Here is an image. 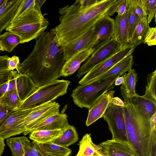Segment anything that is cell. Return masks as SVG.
Instances as JSON below:
<instances>
[{
  "label": "cell",
  "mask_w": 156,
  "mask_h": 156,
  "mask_svg": "<svg viewBox=\"0 0 156 156\" xmlns=\"http://www.w3.org/2000/svg\"><path fill=\"white\" fill-rule=\"evenodd\" d=\"M65 62L63 45L51 30L36 39L33 50L16 69L19 74L29 75L38 87L60 77Z\"/></svg>",
  "instance_id": "obj_1"
},
{
  "label": "cell",
  "mask_w": 156,
  "mask_h": 156,
  "mask_svg": "<svg viewBox=\"0 0 156 156\" xmlns=\"http://www.w3.org/2000/svg\"><path fill=\"white\" fill-rule=\"evenodd\" d=\"M116 1L100 0L87 7L80 6L76 1L72 5H66L59 9L60 23L51 30L61 44H68L93 29Z\"/></svg>",
  "instance_id": "obj_2"
},
{
  "label": "cell",
  "mask_w": 156,
  "mask_h": 156,
  "mask_svg": "<svg viewBox=\"0 0 156 156\" xmlns=\"http://www.w3.org/2000/svg\"><path fill=\"white\" fill-rule=\"evenodd\" d=\"M123 98L124 113L128 142L137 156H153L156 149V132L150 119L136 104L133 98L128 97L120 87Z\"/></svg>",
  "instance_id": "obj_3"
},
{
  "label": "cell",
  "mask_w": 156,
  "mask_h": 156,
  "mask_svg": "<svg viewBox=\"0 0 156 156\" xmlns=\"http://www.w3.org/2000/svg\"><path fill=\"white\" fill-rule=\"evenodd\" d=\"M48 25L41 8L35 4L12 21L5 30L18 36L23 44L36 39L44 32Z\"/></svg>",
  "instance_id": "obj_4"
},
{
  "label": "cell",
  "mask_w": 156,
  "mask_h": 156,
  "mask_svg": "<svg viewBox=\"0 0 156 156\" xmlns=\"http://www.w3.org/2000/svg\"><path fill=\"white\" fill-rule=\"evenodd\" d=\"M117 75L101 80L80 84L73 90L71 94L74 104L80 108L89 109L103 94L115 87Z\"/></svg>",
  "instance_id": "obj_5"
},
{
  "label": "cell",
  "mask_w": 156,
  "mask_h": 156,
  "mask_svg": "<svg viewBox=\"0 0 156 156\" xmlns=\"http://www.w3.org/2000/svg\"><path fill=\"white\" fill-rule=\"evenodd\" d=\"M70 83L69 80L57 79L38 87L18 108L28 109L54 101L58 97L66 94Z\"/></svg>",
  "instance_id": "obj_6"
},
{
  "label": "cell",
  "mask_w": 156,
  "mask_h": 156,
  "mask_svg": "<svg viewBox=\"0 0 156 156\" xmlns=\"http://www.w3.org/2000/svg\"><path fill=\"white\" fill-rule=\"evenodd\" d=\"M124 106L111 102L103 115L107 123L113 139L128 142L124 116Z\"/></svg>",
  "instance_id": "obj_7"
},
{
  "label": "cell",
  "mask_w": 156,
  "mask_h": 156,
  "mask_svg": "<svg viewBox=\"0 0 156 156\" xmlns=\"http://www.w3.org/2000/svg\"><path fill=\"white\" fill-rule=\"evenodd\" d=\"M122 48L112 37L108 41L94 49L93 53L78 70L76 76L81 77L92 68L101 63Z\"/></svg>",
  "instance_id": "obj_8"
},
{
  "label": "cell",
  "mask_w": 156,
  "mask_h": 156,
  "mask_svg": "<svg viewBox=\"0 0 156 156\" xmlns=\"http://www.w3.org/2000/svg\"><path fill=\"white\" fill-rule=\"evenodd\" d=\"M31 109L11 110L0 128V137L4 140L25 132L23 122Z\"/></svg>",
  "instance_id": "obj_9"
},
{
  "label": "cell",
  "mask_w": 156,
  "mask_h": 156,
  "mask_svg": "<svg viewBox=\"0 0 156 156\" xmlns=\"http://www.w3.org/2000/svg\"><path fill=\"white\" fill-rule=\"evenodd\" d=\"M37 88L29 75L17 72L9 82L0 87V97L5 91L13 89L17 92L23 103Z\"/></svg>",
  "instance_id": "obj_10"
},
{
  "label": "cell",
  "mask_w": 156,
  "mask_h": 156,
  "mask_svg": "<svg viewBox=\"0 0 156 156\" xmlns=\"http://www.w3.org/2000/svg\"><path fill=\"white\" fill-rule=\"evenodd\" d=\"M135 47L128 44L116 53L95 66L79 81V84H85L107 71L129 54L132 53Z\"/></svg>",
  "instance_id": "obj_11"
},
{
  "label": "cell",
  "mask_w": 156,
  "mask_h": 156,
  "mask_svg": "<svg viewBox=\"0 0 156 156\" xmlns=\"http://www.w3.org/2000/svg\"><path fill=\"white\" fill-rule=\"evenodd\" d=\"M59 108L58 103L54 101L32 108L23 122L26 130L24 133L47 117L59 113Z\"/></svg>",
  "instance_id": "obj_12"
},
{
  "label": "cell",
  "mask_w": 156,
  "mask_h": 156,
  "mask_svg": "<svg viewBox=\"0 0 156 156\" xmlns=\"http://www.w3.org/2000/svg\"><path fill=\"white\" fill-rule=\"evenodd\" d=\"M97 41L93 28L76 39L63 45L66 62L78 53L94 48Z\"/></svg>",
  "instance_id": "obj_13"
},
{
  "label": "cell",
  "mask_w": 156,
  "mask_h": 156,
  "mask_svg": "<svg viewBox=\"0 0 156 156\" xmlns=\"http://www.w3.org/2000/svg\"><path fill=\"white\" fill-rule=\"evenodd\" d=\"M66 113L54 114L35 125L27 132L23 133L26 135L32 132L38 130H63L69 125Z\"/></svg>",
  "instance_id": "obj_14"
},
{
  "label": "cell",
  "mask_w": 156,
  "mask_h": 156,
  "mask_svg": "<svg viewBox=\"0 0 156 156\" xmlns=\"http://www.w3.org/2000/svg\"><path fill=\"white\" fill-rule=\"evenodd\" d=\"M94 29L98 37L97 44L93 48L95 49L112 38L114 33V20L105 15L97 22Z\"/></svg>",
  "instance_id": "obj_15"
},
{
  "label": "cell",
  "mask_w": 156,
  "mask_h": 156,
  "mask_svg": "<svg viewBox=\"0 0 156 156\" xmlns=\"http://www.w3.org/2000/svg\"><path fill=\"white\" fill-rule=\"evenodd\" d=\"M115 91L111 90L101 96L89 109L86 122L87 126L96 121L102 116L113 98Z\"/></svg>",
  "instance_id": "obj_16"
},
{
  "label": "cell",
  "mask_w": 156,
  "mask_h": 156,
  "mask_svg": "<svg viewBox=\"0 0 156 156\" xmlns=\"http://www.w3.org/2000/svg\"><path fill=\"white\" fill-rule=\"evenodd\" d=\"M99 145L108 156H137L128 142L112 139L102 142Z\"/></svg>",
  "instance_id": "obj_17"
},
{
  "label": "cell",
  "mask_w": 156,
  "mask_h": 156,
  "mask_svg": "<svg viewBox=\"0 0 156 156\" xmlns=\"http://www.w3.org/2000/svg\"><path fill=\"white\" fill-rule=\"evenodd\" d=\"M22 0H5L0 6V35L11 23Z\"/></svg>",
  "instance_id": "obj_18"
},
{
  "label": "cell",
  "mask_w": 156,
  "mask_h": 156,
  "mask_svg": "<svg viewBox=\"0 0 156 156\" xmlns=\"http://www.w3.org/2000/svg\"><path fill=\"white\" fill-rule=\"evenodd\" d=\"M133 62L132 53L129 54L108 70L86 83L101 80L117 75H122L132 69Z\"/></svg>",
  "instance_id": "obj_19"
},
{
  "label": "cell",
  "mask_w": 156,
  "mask_h": 156,
  "mask_svg": "<svg viewBox=\"0 0 156 156\" xmlns=\"http://www.w3.org/2000/svg\"><path fill=\"white\" fill-rule=\"evenodd\" d=\"M128 10L122 15H117L114 20V33L112 37L122 48L129 44L128 38Z\"/></svg>",
  "instance_id": "obj_20"
},
{
  "label": "cell",
  "mask_w": 156,
  "mask_h": 156,
  "mask_svg": "<svg viewBox=\"0 0 156 156\" xmlns=\"http://www.w3.org/2000/svg\"><path fill=\"white\" fill-rule=\"evenodd\" d=\"M94 50L93 48L78 53L66 61L60 72V76L66 77L74 73L81 64L86 61Z\"/></svg>",
  "instance_id": "obj_21"
},
{
  "label": "cell",
  "mask_w": 156,
  "mask_h": 156,
  "mask_svg": "<svg viewBox=\"0 0 156 156\" xmlns=\"http://www.w3.org/2000/svg\"><path fill=\"white\" fill-rule=\"evenodd\" d=\"M76 156H108L102 148L92 141L90 134L84 135L79 142V149Z\"/></svg>",
  "instance_id": "obj_22"
},
{
  "label": "cell",
  "mask_w": 156,
  "mask_h": 156,
  "mask_svg": "<svg viewBox=\"0 0 156 156\" xmlns=\"http://www.w3.org/2000/svg\"><path fill=\"white\" fill-rule=\"evenodd\" d=\"M32 143L43 156H69L71 153L70 149L51 142L43 144H37L34 141Z\"/></svg>",
  "instance_id": "obj_23"
},
{
  "label": "cell",
  "mask_w": 156,
  "mask_h": 156,
  "mask_svg": "<svg viewBox=\"0 0 156 156\" xmlns=\"http://www.w3.org/2000/svg\"><path fill=\"white\" fill-rule=\"evenodd\" d=\"M78 136L75 128L69 125L62 130L61 135L54 139L51 143L57 145L66 147L77 141Z\"/></svg>",
  "instance_id": "obj_24"
},
{
  "label": "cell",
  "mask_w": 156,
  "mask_h": 156,
  "mask_svg": "<svg viewBox=\"0 0 156 156\" xmlns=\"http://www.w3.org/2000/svg\"><path fill=\"white\" fill-rule=\"evenodd\" d=\"M61 130H38L30 133L29 138L37 144H43L50 142L59 136Z\"/></svg>",
  "instance_id": "obj_25"
},
{
  "label": "cell",
  "mask_w": 156,
  "mask_h": 156,
  "mask_svg": "<svg viewBox=\"0 0 156 156\" xmlns=\"http://www.w3.org/2000/svg\"><path fill=\"white\" fill-rule=\"evenodd\" d=\"M147 18L140 19L135 29L129 44L136 47L144 43L146 34L150 28Z\"/></svg>",
  "instance_id": "obj_26"
},
{
  "label": "cell",
  "mask_w": 156,
  "mask_h": 156,
  "mask_svg": "<svg viewBox=\"0 0 156 156\" xmlns=\"http://www.w3.org/2000/svg\"><path fill=\"white\" fill-rule=\"evenodd\" d=\"M0 104L12 110L19 108L23 102L17 92L12 89L5 92L0 97Z\"/></svg>",
  "instance_id": "obj_27"
},
{
  "label": "cell",
  "mask_w": 156,
  "mask_h": 156,
  "mask_svg": "<svg viewBox=\"0 0 156 156\" xmlns=\"http://www.w3.org/2000/svg\"><path fill=\"white\" fill-rule=\"evenodd\" d=\"M124 80L122 85L123 87L126 96L133 98L137 94L135 92V87L137 81V74L134 69H130L127 73L123 75Z\"/></svg>",
  "instance_id": "obj_28"
},
{
  "label": "cell",
  "mask_w": 156,
  "mask_h": 156,
  "mask_svg": "<svg viewBox=\"0 0 156 156\" xmlns=\"http://www.w3.org/2000/svg\"><path fill=\"white\" fill-rule=\"evenodd\" d=\"M20 44H21L20 38L10 32L8 31L0 35V44L4 51L11 52Z\"/></svg>",
  "instance_id": "obj_29"
},
{
  "label": "cell",
  "mask_w": 156,
  "mask_h": 156,
  "mask_svg": "<svg viewBox=\"0 0 156 156\" xmlns=\"http://www.w3.org/2000/svg\"><path fill=\"white\" fill-rule=\"evenodd\" d=\"M133 98L136 104L150 119L156 113V102L137 94Z\"/></svg>",
  "instance_id": "obj_30"
},
{
  "label": "cell",
  "mask_w": 156,
  "mask_h": 156,
  "mask_svg": "<svg viewBox=\"0 0 156 156\" xmlns=\"http://www.w3.org/2000/svg\"><path fill=\"white\" fill-rule=\"evenodd\" d=\"M9 57L7 55H0V87L9 82L16 74V70H9L7 60Z\"/></svg>",
  "instance_id": "obj_31"
},
{
  "label": "cell",
  "mask_w": 156,
  "mask_h": 156,
  "mask_svg": "<svg viewBox=\"0 0 156 156\" xmlns=\"http://www.w3.org/2000/svg\"><path fill=\"white\" fill-rule=\"evenodd\" d=\"M128 1L127 16L128 38L129 43L133 32L140 19L135 13L129 0H128Z\"/></svg>",
  "instance_id": "obj_32"
},
{
  "label": "cell",
  "mask_w": 156,
  "mask_h": 156,
  "mask_svg": "<svg viewBox=\"0 0 156 156\" xmlns=\"http://www.w3.org/2000/svg\"><path fill=\"white\" fill-rule=\"evenodd\" d=\"M156 70L148 75L146 86L145 97L156 102Z\"/></svg>",
  "instance_id": "obj_33"
},
{
  "label": "cell",
  "mask_w": 156,
  "mask_h": 156,
  "mask_svg": "<svg viewBox=\"0 0 156 156\" xmlns=\"http://www.w3.org/2000/svg\"><path fill=\"white\" fill-rule=\"evenodd\" d=\"M6 141L13 156H23V148L21 137L7 138Z\"/></svg>",
  "instance_id": "obj_34"
},
{
  "label": "cell",
  "mask_w": 156,
  "mask_h": 156,
  "mask_svg": "<svg viewBox=\"0 0 156 156\" xmlns=\"http://www.w3.org/2000/svg\"><path fill=\"white\" fill-rule=\"evenodd\" d=\"M147 16L149 23L156 17V0H142Z\"/></svg>",
  "instance_id": "obj_35"
},
{
  "label": "cell",
  "mask_w": 156,
  "mask_h": 156,
  "mask_svg": "<svg viewBox=\"0 0 156 156\" xmlns=\"http://www.w3.org/2000/svg\"><path fill=\"white\" fill-rule=\"evenodd\" d=\"M135 13L140 19L147 18L142 0H129Z\"/></svg>",
  "instance_id": "obj_36"
},
{
  "label": "cell",
  "mask_w": 156,
  "mask_h": 156,
  "mask_svg": "<svg viewBox=\"0 0 156 156\" xmlns=\"http://www.w3.org/2000/svg\"><path fill=\"white\" fill-rule=\"evenodd\" d=\"M35 0H22L12 21L19 17L28 9L34 6Z\"/></svg>",
  "instance_id": "obj_37"
},
{
  "label": "cell",
  "mask_w": 156,
  "mask_h": 156,
  "mask_svg": "<svg viewBox=\"0 0 156 156\" xmlns=\"http://www.w3.org/2000/svg\"><path fill=\"white\" fill-rule=\"evenodd\" d=\"M144 43L149 46L156 44V27H150L145 36Z\"/></svg>",
  "instance_id": "obj_38"
},
{
  "label": "cell",
  "mask_w": 156,
  "mask_h": 156,
  "mask_svg": "<svg viewBox=\"0 0 156 156\" xmlns=\"http://www.w3.org/2000/svg\"><path fill=\"white\" fill-rule=\"evenodd\" d=\"M21 140L23 148V156H35L30 149L31 143L27 138L21 136Z\"/></svg>",
  "instance_id": "obj_39"
},
{
  "label": "cell",
  "mask_w": 156,
  "mask_h": 156,
  "mask_svg": "<svg viewBox=\"0 0 156 156\" xmlns=\"http://www.w3.org/2000/svg\"><path fill=\"white\" fill-rule=\"evenodd\" d=\"M19 57L14 55L11 57H9L7 60V66L8 69L10 70L16 69L20 64Z\"/></svg>",
  "instance_id": "obj_40"
},
{
  "label": "cell",
  "mask_w": 156,
  "mask_h": 156,
  "mask_svg": "<svg viewBox=\"0 0 156 156\" xmlns=\"http://www.w3.org/2000/svg\"><path fill=\"white\" fill-rule=\"evenodd\" d=\"M11 110L0 104V128Z\"/></svg>",
  "instance_id": "obj_41"
},
{
  "label": "cell",
  "mask_w": 156,
  "mask_h": 156,
  "mask_svg": "<svg viewBox=\"0 0 156 156\" xmlns=\"http://www.w3.org/2000/svg\"><path fill=\"white\" fill-rule=\"evenodd\" d=\"M122 1V0H117L105 12V15L109 16H113L115 13L116 12Z\"/></svg>",
  "instance_id": "obj_42"
},
{
  "label": "cell",
  "mask_w": 156,
  "mask_h": 156,
  "mask_svg": "<svg viewBox=\"0 0 156 156\" xmlns=\"http://www.w3.org/2000/svg\"><path fill=\"white\" fill-rule=\"evenodd\" d=\"M128 6V0H122L116 11L118 13V15H123L127 10Z\"/></svg>",
  "instance_id": "obj_43"
},
{
  "label": "cell",
  "mask_w": 156,
  "mask_h": 156,
  "mask_svg": "<svg viewBox=\"0 0 156 156\" xmlns=\"http://www.w3.org/2000/svg\"><path fill=\"white\" fill-rule=\"evenodd\" d=\"M99 0H76L80 5L83 7L89 6L97 3Z\"/></svg>",
  "instance_id": "obj_44"
},
{
  "label": "cell",
  "mask_w": 156,
  "mask_h": 156,
  "mask_svg": "<svg viewBox=\"0 0 156 156\" xmlns=\"http://www.w3.org/2000/svg\"><path fill=\"white\" fill-rule=\"evenodd\" d=\"M111 102L116 105L124 106L123 101L118 97L113 98L112 99Z\"/></svg>",
  "instance_id": "obj_45"
},
{
  "label": "cell",
  "mask_w": 156,
  "mask_h": 156,
  "mask_svg": "<svg viewBox=\"0 0 156 156\" xmlns=\"http://www.w3.org/2000/svg\"><path fill=\"white\" fill-rule=\"evenodd\" d=\"M30 149L35 156H43L40 152L35 148L33 143H30Z\"/></svg>",
  "instance_id": "obj_46"
},
{
  "label": "cell",
  "mask_w": 156,
  "mask_h": 156,
  "mask_svg": "<svg viewBox=\"0 0 156 156\" xmlns=\"http://www.w3.org/2000/svg\"><path fill=\"white\" fill-rule=\"evenodd\" d=\"M124 79L123 76L118 77L115 80L114 84L115 86L122 85L124 82Z\"/></svg>",
  "instance_id": "obj_47"
},
{
  "label": "cell",
  "mask_w": 156,
  "mask_h": 156,
  "mask_svg": "<svg viewBox=\"0 0 156 156\" xmlns=\"http://www.w3.org/2000/svg\"><path fill=\"white\" fill-rule=\"evenodd\" d=\"M5 146L4 139L0 137V156L2 154Z\"/></svg>",
  "instance_id": "obj_48"
},
{
  "label": "cell",
  "mask_w": 156,
  "mask_h": 156,
  "mask_svg": "<svg viewBox=\"0 0 156 156\" xmlns=\"http://www.w3.org/2000/svg\"><path fill=\"white\" fill-rule=\"evenodd\" d=\"M46 0H35V5L40 8H41L42 5L44 4Z\"/></svg>",
  "instance_id": "obj_49"
},
{
  "label": "cell",
  "mask_w": 156,
  "mask_h": 156,
  "mask_svg": "<svg viewBox=\"0 0 156 156\" xmlns=\"http://www.w3.org/2000/svg\"><path fill=\"white\" fill-rule=\"evenodd\" d=\"M5 0H0V6L4 2Z\"/></svg>",
  "instance_id": "obj_50"
},
{
  "label": "cell",
  "mask_w": 156,
  "mask_h": 156,
  "mask_svg": "<svg viewBox=\"0 0 156 156\" xmlns=\"http://www.w3.org/2000/svg\"><path fill=\"white\" fill-rule=\"evenodd\" d=\"M0 51H4L1 45L0 44Z\"/></svg>",
  "instance_id": "obj_51"
}]
</instances>
